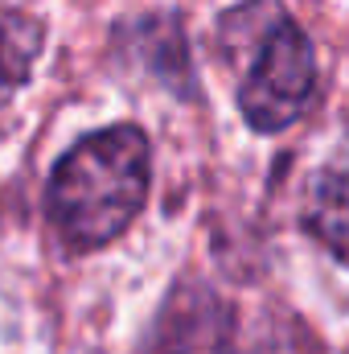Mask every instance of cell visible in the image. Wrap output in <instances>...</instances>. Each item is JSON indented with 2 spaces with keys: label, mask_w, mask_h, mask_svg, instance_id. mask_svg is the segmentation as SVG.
Segmentation results:
<instances>
[{
  "label": "cell",
  "mask_w": 349,
  "mask_h": 354,
  "mask_svg": "<svg viewBox=\"0 0 349 354\" xmlns=\"http://www.w3.org/2000/svg\"><path fill=\"white\" fill-rule=\"evenodd\" d=\"M317 83V62H312V41L304 29L288 17H279L263 41L259 58L243 83L239 107L251 128L259 132H279L288 128L304 107Z\"/></svg>",
  "instance_id": "obj_2"
},
{
  "label": "cell",
  "mask_w": 349,
  "mask_h": 354,
  "mask_svg": "<svg viewBox=\"0 0 349 354\" xmlns=\"http://www.w3.org/2000/svg\"><path fill=\"white\" fill-rule=\"evenodd\" d=\"M41 50V25L25 12H0V103L21 87Z\"/></svg>",
  "instance_id": "obj_4"
},
{
  "label": "cell",
  "mask_w": 349,
  "mask_h": 354,
  "mask_svg": "<svg viewBox=\"0 0 349 354\" xmlns=\"http://www.w3.org/2000/svg\"><path fill=\"white\" fill-rule=\"evenodd\" d=\"M148 181H152V165H148L144 132L119 124L79 140L58 161L46 206L58 235L70 248L90 252L111 243L144 210Z\"/></svg>",
  "instance_id": "obj_1"
},
{
  "label": "cell",
  "mask_w": 349,
  "mask_h": 354,
  "mask_svg": "<svg viewBox=\"0 0 349 354\" xmlns=\"http://www.w3.org/2000/svg\"><path fill=\"white\" fill-rule=\"evenodd\" d=\"M308 231L349 264V165H333L308 185Z\"/></svg>",
  "instance_id": "obj_3"
}]
</instances>
